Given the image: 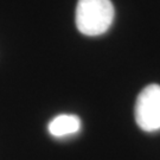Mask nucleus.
I'll use <instances>...</instances> for the list:
<instances>
[{"label":"nucleus","mask_w":160,"mask_h":160,"mask_svg":"<svg viewBox=\"0 0 160 160\" xmlns=\"http://www.w3.org/2000/svg\"><path fill=\"white\" fill-rule=\"evenodd\" d=\"M76 26L82 34L95 37L106 33L114 20V6L110 0H78Z\"/></svg>","instance_id":"obj_1"},{"label":"nucleus","mask_w":160,"mask_h":160,"mask_svg":"<svg viewBox=\"0 0 160 160\" xmlns=\"http://www.w3.org/2000/svg\"><path fill=\"white\" fill-rule=\"evenodd\" d=\"M81 129V120L77 115L61 114L53 118L48 126V131L55 138H65L74 135Z\"/></svg>","instance_id":"obj_3"},{"label":"nucleus","mask_w":160,"mask_h":160,"mask_svg":"<svg viewBox=\"0 0 160 160\" xmlns=\"http://www.w3.org/2000/svg\"><path fill=\"white\" fill-rule=\"evenodd\" d=\"M135 121L145 132L160 129V86L149 84L139 94L135 102Z\"/></svg>","instance_id":"obj_2"}]
</instances>
